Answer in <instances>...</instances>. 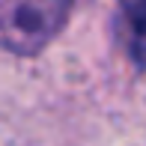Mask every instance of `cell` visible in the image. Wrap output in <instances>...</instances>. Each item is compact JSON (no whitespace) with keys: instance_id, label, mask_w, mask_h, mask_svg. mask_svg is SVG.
I'll return each mask as SVG.
<instances>
[{"instance_id":"cell-1","label":"cell","mask_w":146,"mask_h":146,"mask_svg":"<svg viewBox=\"0 0 146 146\" xmlns=\"http://www.w3.org/2000/svg\"><path fill=\"white\" fill-rule=\"evenodd\" d=\"M72 0H0V48L33 54L63 27Z\"/></svg>"},{"instance_id":"cell-2","label":"cell","mask_w":146,"mask_h":146,"mask_svg":"<svg viewBox=\"0 0 146 146\" xmlns=\"http://www.w3.org/2000/svg\"><path fill=\"white\" fill-rule=\"evenodd\" d=\"M131 21V57L140 66H146V6L128 15Z\"/></svg>"},{"instance_id":"cell-3","label":"cell","mask_w":146,"mask_h":146,"mask_svg":"<svg viewBox=\"0 0 146 146\" xmlns=\"http://www.w3.org/2000/svg\"><path fill=\"white\" fill-rule=\"evenodd\" d=\"M119 3H122L125 15H134L137 9H143V6H146V0H119Z\"/></svg>"}]
</instances>
